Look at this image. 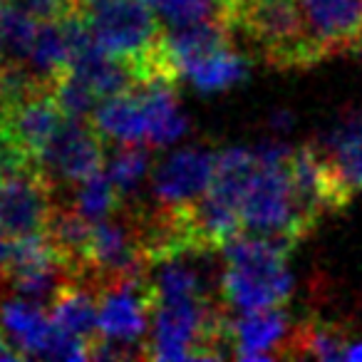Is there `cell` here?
<instances>
[{
  "mask_svg": "<svg viewBox=\"0 0 362 362\" xmlns=\"http://www.w3.org/2000/svg\"><path fill=\"white\" fill-rule=\"evenodd\" d=\"M288 253V246L253 233H238L231 238L221 248L218 298L223 305L238 313L286 305L293 293Z\"/></svg>",
  "mask_w": 362,
  "mask_h": 362,
  "instance_id": "1",
  "label": "cell"
},
{
  "mask_svg": "<svg viewBox=\"0 0 362 362\" xmlns=\"http://www.w3.org/2000/svg\"><path fill=\"white\" fill-rule=\"evenodd\" d=\"M258 169L241 202L243 233L263 236L293 251L317 226L300 209L291 181V151L283 144L258 146Z\"/></svg>",
  "mask_w": 362,
  "mask_h": 362,
  "instance_id": "2",
  "label": "cell"
},
{
  "mask_svg": "<svg viewBox=\"0 0 362 362\" xmlns=\"http://www.w3.org/2000/svg\"><path fill=\"white\" fill-rule=\"evenodd\" d=\"M221 23L251 40L273 67H310L325 60L308 33L300 0H223Z\"/></svg>",
  "mask_w": 362,
  "mask_h": 362,
  "instance_id": "3",
  "label": "cell"
},
{
  "mask_svg": "<svg viewBox=\"0 0 362 362\" xmlns=\"http://www.w3.org/2000/svg\"><path fill=\"white\" fill-rule=\"evenodd\" d=\"M57 206V187L40 164L0 171V233L8 241L45 233Z\"/></svg>",
  "mask_w": 362,
  "mask_h": 362,
  "instance_id": "4",
  "label": "cell"
},
{
  "mask_svg": "<svg viewBox=\"0 0 362 362\" xmlns=\"http://www.w3.org/2000/svg\"><path fill=\"white\" fill-rule=\"evenodd\" d=\"M90 23L97 42L127 65L149 55L164 35V23L146 0H112L90 13Z\"/></svg>",
  "mask_w": 362,
  "mask_h": 362,
  "instance_id": "5",
  "label": "cell"
},
{
  "mask_svg": "<svg viewBox=\"0 0 362 362\" xmlns=\"http://www.w3.org/2000/svg\"><path fill=\"white\" fill-rule=\"evenodd\" d=\"M107 139L92 119L67 117L40 154V166L55 187H72L90 179L107 164Z\"/></svg>",
  "mask_w": 362,
  "mask_h": 362,
  "instance_id": "6",
  "label": "cell"
},
{
  "mask_svg": "<svg viewBox=\"0 0 362 362\" xmlns=\"http://www.w3.org/2000/svg\"><path fill=\"white\" fill-rule=\"evenodd\" d=\"M65 119L67 115L62 112L55 92L45 85L3 105L0 132L11 136L13 141H18L23 149L30 151L40 161V154Z\"/></svg>",
  "mask_w": 362,
  "mask_h": 362,
  "instance_id": "7",
  "label": "cell"
},
{
  "mask_svg": "<svg viewBox=\"0 0 362 362\" xmlns=\"http://www.w3.org/2000/svg\"><path fill=\"white\" fill-rule=\"evenodd\" d=\"M216 151L181 149L166 156L151 174V194L159 206H189L211 189Z\"/></svg>",
  "mask_w": 362,
  "mask_h": 362,
  "instance_id": "8",
  "label": "cell"
},
{
  "mask_svg": "<svg viewBox=\"0 0 362 362\" xmlns=\"http://www.w3.org/2000/svg\"><path fill=\"white\" fill-rule=\"evenodd\" d=\"M296 325L283 308L246 310L231 317L233 357L238 360H278L288 357Z\"/></svg>",
  "mask_w": 362,
  "mask_h": 362,
  "instance_id": "9",
  "label": "cell"
},
{
  "mask_svg": "<svg viewBox=\"0 0 362 362\" xmlns=\"http://www.w3.org/2000/svg\"><path fill=\"white\" fill-rule=\"evenodd\" d=\"M300 6L308 33L325 60L350 52L362 33V0H300Z\"/></svg>",
  "mask_w": 362,
  "mask_h": 362,
  "instance_id": "10",
  "label": "cell"
},
{
  "mask_svg": "<svg viewBox=\"0 0 362 362\" xmlns=\"http://www.w3.org/2000/svg\"><path fill=\"white\" fill-rule=\"evenodd\" d=\"M317 149L342 197L352 202L362 192V107L347 110Z\"/></svg>",
  "mask_w": 362,
  "mask_h": 362,
  "instance_id": "11",
  "label": "cell"
},
{
  "mask_svg": "<svg viewBox=\"0 0 362 362\" xmlns=\"http://www.w3.org/2000/svg\"><path fill=\"white\" fill-rule=\"evenodd\" d=\"M52 320L50 310L21 296H0V330L11 337V342L25 357H40L45 340L50 335Z\"/></svg>",
  "mask_w": 362,
  "mask_h": 362,
  "instance_id": "12",
  "label": "cell"
},
{
  "mask_svg": "<svg viewBox=\"0 0 362 362\" xmlns=\"http://www.w3.org/2000/svg\"><path fill=\"white\" fill-rule=\"evenodd\" d=\"M95 127L115 144H146V112L139 90L107 97L92 115Z\"/></svg>",
  "mask_w": 362,
  "mask_h": 362,
  "instance_id": "13",
  "label": "cell"
},
{
  "mask_svg": "<svg viewBox=\"0 0 362 362\" xmlns=\"http://www.w3.org/2000/svg\"><path fill=\"white\" fill-rule=\"evenodd\" d=\"M146 112V144L164 146L187 134V117L179 112L171 82H149L136 87Z\"/></svg>",
  "mask_w": 362,
  "mask_h": 362,
  "instance_id": "14",
  "label": "cell"
},
{
  "mask_svg": "<svg viewBox=\"0 0 362 362\" xmlns=\"http://www.w3.org/2000/svg\"><path fill=\"white\" fill-rule=\"evenodd\" d=\"M50 315L65 330L85 337L92 345V340L100 337V303L97 293L90 283L70 281L50 305Z\"/></svg>",
  "mask_w": 362,
  "mask_h": 362,
  "instance_id": "15",
  "label": "cell"
},
{
  "mask_svg": "<svg viewBox=\"0 0 362 362\" xmlns=\"http://www.w3.org/2000/svg\"><path fill=\"white\" fill-rule=\"evenodd\" d=\"M256 169H258L256 149L231 146V149L216 151V169H214V181L209 194L214 199H218L221 204H228V206L241 211V202L246 197L248 187H251Z\"/></svg>",
  "mask_w": 362,
  "mask_h": 362,
  "instance_id": "16",
  "label": "cell"
},
{
  "mask_svg": "<svg viewBox=\"0 0 362 362\" xmlns=\"http://www.w3.org/2000/svg\"><path fill=\"white\" fill-rule=\"evenodd\" d=\"M350 347L345 327L340 322L308 320L296 325L288 357H315V360H342Z\"/></svg>",
  "mask_w": 362,
  "mask_h": 362,
  "instance_id": "17",
  "label": "cell"
},
{
  "mask_svg": "<svg viewBox=\"0 0 362 362\" xmlns=\"http://www.w3.org/2000/svg\"><path fill=\"white\" fill-rule=\"evenodd\" d=\"M25 65L37 80L47 82V85H52L55 77L70 67V45H67L65 30H62L57 18L40 21L35 42H33V50L28 55Z\"/></svg>",
  "mask_w": 362,
  "mask_h": 362,
  "instance_id": "18",
  "label": "cell"
},
{
  "mask_svg": "<svg viewBox=\"0 0 362 362\" xmlns=\"http://www.w3.org/2000/svg\"><path fill=\"white\" fill-rule=\"evenodd\" d=\"M248 70H251V65H248L246 57L238 55V52L233 50V45H228V47H221V50L211 52V55L204 57V60L197 62L194 67H189L184 77H187L197 90L216 92V90H226V87L246 80Z\"/></svg>",
  "mask_w": 362,
  "mask_h": 362,
  "instance_id": "19",
  "label": "cell"
},
{
  "mask_svg": "<svg viewBox=\"0 0 362 362\" xmlns=\"http://www.w3.org/2000/svg\"><path fill=\"white\" fill-rule=\"evenodd\" d=\"M107 174L117 187L119 197L129 199L136 192L139 181L151 169V146L149 144H117V149L107 159Z\"/></svg>",
  "mask_w": 362,
  "mask_h": 362,
  "instance_id": "20",
  "label": "cell"
},
{
  "mask_svg": "<svg viewBox=\"0 0 362 362\" xmlns=\"http://www.w3.org/2000/svg\"><path fill=\"white\" fill-rule=\"evenodd\" d=\"M70 204L82 216L90 218V221H102V218L119 211L124 199L119 197L117 187L112 184L107 169H102V171H97V174H92L90 179L77 184L75 192H72Z\"/></svg>",
  "mask_w": 362,
  "mask_h": 362,
  "instance_id": "21",
  "label": "cell"
},
{
  "mask_svg": "<svg viewBox=\"0 0 362 362\" xmlns=\"http://www.w3.org/2000/svg\"><path fill=\"white\" fill-rule=\"evenodd\" d=\"M52 92H55L62 112L67 117H75V119H92V115H95V110L102 102V97L97 95L95 87L82 75H77L72 67H67L65 72H60L55 77Z\"/></svg>",
  "mask_w": 362,
  "mask_h": 362,
  "instance_id": "22",
  "label": "cell"
},
{
  "mask_svg": "<svg viewBox=\"0 0 362 362\" xmlns=\"http://www.w3.org/2000/svg\"><path fill=\"white\" fill-rule=\"evenodd\" d=\"M37 21L18 3H8L3 16V55L11 62H25L37 35Z\"/></svg>",
  "mask_w": 362,
  "mask_h": 362,
  "instance_id": "23",
  "label": "cell"
},
{
  "mask_svg": "<svg viewBox=\"0 0 362 362\" xmlns=\"http://www.w3.org/2000/svg\"><path fill=\"white\" fill-rule=\"evenodd\" d=\"M151 11L159 16L164 28L184 25L197 21H221L223 0H146Z\"/></svg>",
  "mask_w": 362,
  "mask_h": 362,
  "instance_id": "24",
  "label": "cell"
},
{
  "mask_svg": "<svg viewBox=\"0 0 362 362\" xmlns=\"http://www.w3.org/2000/svg\"><path fill=\"white\" fill-rule=\"evenodd\" d=\"M11 3L25 8L37 21H50V18H60L70 11H77L75 0H11Z\"/></svg>",
  "mask_w": 362,
  "mask_h": 362,
  "instance_id": "25",
  "label": "cell"
},
{
  "mask_svg": "<svg viewBox=\"0 0 362 362\" xmlns=\"http://www.w3.org/2000/svg\"><path fill=\"white\" fill-rule=\"evenodd\" d=\"M8 271H11V241L0 233V296L8 291Z\"/></svg>",
  "mask_w": 362,
  "mask_h": 362,
  "instance_id": "26",
  "label": "cell"
},
{
  "mask_svg": "<svg viewBox=\"0 0 362 362\" xmlns=\"http://www.w3.org/2000/svg\"><path fill=\"white\" fill-rule=\"evenodd\" d=\"M23 357H25V355H23V352L13 345L11 337L0 330V362H18V360H23Z\"/></svg>",
  "mask_w": 362,
  "mask_h": 362,
  "instance_id": "27",
  "label": "cell"
},
{
  "mask_svg": "<svg viewBox=\"0 0 362 362\" xmlns=\"http://www.w3.org/2000/svg\"><path fill=\"white\" fill-rule=\"evenodd\" d=\"M271 127L276 132H288L293 127V115L291 112H276V115L271 117Z\"/></svg>",
  "mask_w": 362,
  "mask_h": 362,
  "instance_id": "28",
  "label": "cell"
},
{
  "mask_svg": "<svg viewBox=\"0 0 362 362\" xmlns=\"http://www.w3.org/2000/svg\"><path fill=\"white\" fill-rule=\"evenodd\" d=\"M110 3H112V0H75L77 11H85L87 16H90V13H95V11H100V8L110 6Z\"/></svg>",
  "mask_w": 362,
  "mask_h": 362,
  "instance_id": "29",
  "label": "cell"
},
{
  "mask_svg": "<svg viewBox=\"0 0 362 362\" xmlns=\"http://www.w3.org/2000/svg\"><path fill=\"white\" fill-rule=\"evenodd\" d=\"M345 360H362V340L350 342V347L345 352Z\"/></svg>",
  "mask_w": 362,
  "mask_h": 362,
  "instance_id": "30",
  "label": "cell"
},
{
  "mask_svg": "<svg viewBox=\"0 0 362 362\" xmlns=\"http://www.w3.org/2000/svg\"><path fill=\"white\" fill-rule=\"evenodd\" d=\"M11 0H0V62L6 60V55H3V16H6V8Z\"/></svg>",
  "mask_w": 362,
  "mask_h": 362,
  "instance_id": "31",
  "label": "cell"
},
{
  "mask_svg": "<svg viewBox=\"0 0 362 362\" xmlns=\"http://www.w3.org/2000/svg\"><path fill=\"white\" fill-rule=\"evenodd\" d=\"M350 52H355L357 57H362V33L355 37V42H352V45H350Z\"/></svg>",
  "mask_w": 362,
  "mask_h": 362,
  "instance_id": "32",
  "label": "cell"
},
{
  "mask_svg": "<svg viewBox=\"0 0 362 362\" xmlns=\"http://www.w3.org/2000/svg\"><path fill=\"white\" fill-rule=\"evenodd\" d=\"M0 119H3V95H0Z\"/></svg>",
  "mask_w": 362,
  "mask_h": 362,
  "instance_id": "33",
  "label": "cell"
}]
</instances>
